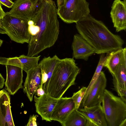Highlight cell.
Masks as SVG:
<instances>
[{
  "mask_svg": "<svg viewBox=\"0 0 126 126\" xmlns=\"http://www.w3.org/2000/svg\"><path fill=\"white\" fill-rule=\"evenodd\" d=\"M57 8L54 2L43 1L38 10L28 22L31 38L27 56H36L55 44L59 33Z\"/></svg>",
  "mask_w": 126,
  "mask_h": 126,
  "instance_id": "obj_1",
  "label": "cell"
},
{
  "mask_svg": "<svg viewBox=\"0 0 126 126\" xmlns=\"http://www.w3.org/2000/svg\"><path fill=\"white\" fill-rule=\"evenodd\" d=\"M5 13L2 9L1 5L0 3V19H1L5 15Z\"/></svg>",
  "mask_w": 126,
  "mask_h": 126,
  "instance_id": "obj_30",
  "label": "cell"
},
{
  "mask_svg": "<svg viewBox=\"0 0 126 126\" xmlns=\"http://www.w3.org/2000/svg\"><path fill=\"white\" fill-rule=\"evenodd\" d=\"M34 98L36 112L42 120L51 121V118L58 99L46 93L38 97L35 95Z\"/></svg>",
  "mask_w": 126,
  "mask_h": 126,
  "instance_id": "obj_10",
  "label": "cell"
},
{
  "mask_svg": "<svg viewBox=\"0 0 126 126\" xmlns=\"http://www.w3.org/2000/svg\"><path fill=\"white\" fill-rule=\"evenodd\" d=\"M75 109V104L71 97H61L58 99L51 120L58 121L62 125L69 115Z\"/></svg>",
  "mask_w": 126,
  "mask_h": 126,
  "instance_id": "obj_14",
  "label": "cell"
},
{
  "mask_svg": "<svg viewBox=\"0 0 126 126\" xmlns=\"http://www.w3.org/2000/svg\"><path fill=\"white\" fill-rule=\"evenodd\" d=\"M126 56H124L115 73L112 76L114 90L118 95L126 99Z\"/></svg>",
  "mask_w": 126,
  "mask_h": 126,
  "instance_id": "obj_16",
  "label": "cell"
},
{
  "mask_svg": "<svg viewBox=\"0 0 126 126\" xmlns=\"http://www.w3.org/2000/svg\"><path fill=\"white\" fill-rule=\"evenodd\" d=\"M43 83L41 81V85L34 94L35 95H37L39 97L44 95L46 93L45 91L43 88Z\"/></svg>",
  "mask_w": 126,
  "mask_h": 126,
  "instance_id": "obj_26",
  "label": "cell"
},
{
  "mask_svg": "<svg viewBox=\"0 0 126 126\" xmlns=\"http://www.w3.org/2000/svg\"><path fill=\"white\" fill-rule=\"evenodd\" d=\"M6 70V79L4 82L5 89L9 94L13 95L23 87L22 69L16 66L5 65Z\"/></svg>",
  "mask_w": 126,
  "mask_h": 126,
  "instance_id": "obj_9",
  "label": "cell"
},
{
  "mask_svg": "<svg viewBox=\"0 0 126 126\" xmlns=\"http://www.w3.org/2000/svg\"><path fill=\"white\" fill-rule=\"evenodd\" d=\"M102 103L108 126H119L126 119V100L106 89Z\"/></svg>",
  "mask_w": 126,
  "mask_h": 126,
  "instance_id": "obj_4",
  "label": "cell"
},
{
  "mask_svg": "<svg viewBox=\"0 0 126 126\" xmlns=\"http://www.w3.org/2000/svg\"><path fill=\"white\" fill-rule=\"evenodd\" d=\"M110 16L113 26L117 32L126 29V3L115 0L112 4Z\"/></svg>",
  "mask_w": 126,
  "mask_h": 126,
  "instance_id": "obj_11",
  "label": "cell"
},
{
  "mask_svg": "<svg viewBox=\"0 0 126 126\" xmlns=\"http://www.w3.org/2000/svg\"><path fill=\"white\" fill-rule=\"evenodd\" d=\"M43 0H16L8 13L10 15L23 19L28 22L35 16Z\"/></svg>",
  "mask_w": 126,
  "mask_h": 126,
  "instance_id": "obj_7",
  "label": "cell"
},
{
  "mask_svg": "<svg viewBox=\"0 0 126 126\" xmlns=\"http://www.w3.org/2000/svg\"><path fill=\"white\" fill-rule=\"evenodd\" d=\"M40 55L32 57L24 55L19 56L18 58L22 65V69L27 73L30 69L37 66Z\"/></svg>",
  "mask_w": 126,
  "mask_h": 126,
  "instance_id": "obj_21",
  "label": "cell"
},
{
  "mask_svg": "<svg viewBox=\"0 0 126 126\" xmlns=\"http://www.w3.org/2000/svg\"><path fill=\"white\" fill-rule=\"evenodd\" d=\"M123 0V1H124L126 3V0Z\"/></svg>",
  "mask_w": 126,
  "mask_h": 126,
  "instance_id": "obj_36",
  "label": "cell"
},
{
  "mask_svg": "<svg viewBox=\"0 0 126 126\" xmlns=\"http://www.w3.org/2000/svg\"><path fill=\"white\" fill-rule=\"evenodd\" d=\"M0 3L8 8H11L14 2L12 0H0Z\"/></svg>",
  "mask_w": 126,
  "mask_h": 126,
  "instance_id": "obj_27",
  "label": "cell"
},
{
  "mask_svg": "<svg viewBox=\"0 0 126 126\" xmlns=\"http://www.w3.org/2000/svg\"><path fill=\"white\" fill-rule=\"evenodd\" d=\"M79 34L101 54L123 48L124 41L120 36L112 32L101 21L90 14L76 23Z\"/></svg>",
  "mask_w": 126,
  "mask_h": 126,
  "instance_id": "obj_2",
  "label": "cell"
},
{
  "mask_svg": "<svg viewBox=\"0 0 126 126\" xmlns=\"http://www.w3.org/2000/svg\"><path fill=\"white\" fill-rule=\"evenodd\" d=\"M0 64L12 65L22 68V63L18 57H17L9 58L0 57Z\"/></svg>",
  "mask_w": 126,
  "mask_h": 126,
  "instance_id": "obj_24",
  "label": "cell"
},
{
  "mask_svg": "<svg viewBox=\"0 0 126 126\" xmlns=\"http://www.w3.org/2000/svg\"><path fill=\"white\" fill-rule=\"evenodd\" d=\"M60 59L55 55L52 57L49 56L44 57L38 63L41 70L43 88L45 93L56 65Z\"/></svg>",
  "mask_w": 126,
  "mask_h": 126,
  "instance_id": "obj_17",
  "label": "cell"
},
{
  "mask_svg": "<svg viewBox=\"0 0 126 126\" xmlns=\"http://www.w3.org/2000/svg\"><path fill=\"white\" fill-rule=\"evenodd\" d=\"M80 72L73 58L61 59L53 70L46 93L56 99L62 97L70 87L75 84Z\"/></svg>",
  "mask_w": 126,
  "mask_h": 126,
  "instance_id": "obj_3",
  "label": "cell"
},
{
  "mask_svg": "<svg viewBox=\"0 0 126 126\" xmlns=\"http://www.w3.org/2000/svg\"><path fill=\"white\" fill-rule=\"evenodd\" d=\"M3 42V41L2 40L0 39V47L1 46Z\"/></svg>",
  "mask_w": 126,
  "mask_h": 126,
  "instance_id": "obj_34",
  "label": "cell"
},
{
  "mask_svg": "<svg viewBox=\"0 0 126 126\" xmlns=\"http://www.w3.org/2000/svg\"><path fill=\"white\" fill-rule=\"evenodd\" d=\"M87 87H83L78 92L74 93L71 97L74 102L75 108L78 110L86 93Z\"/></svg>",
  "mask_w": 126,
  "mask_h": 126,
  "instance_id": "obj_23",
  "label": "cell"
},
{
  "mask_svg": "<svg viewBox=\"0 0 126 126\" xmlns=\"http://www.w3.org/2000/svg\"><path fill=\"white\" fill-rule=\"evenodd\" d=\"M88 120L74 109L69 115L63 123V126H87Z\"/></svg>",
  "mask_w": 126,
  "mask_h": 126,
  "instance_id": "obj_20",
  "label": "cell"
},
{
  "mask_svg": "<svg viewBox=\"0 0 126 126\" xmlns=\"http://www.w3.org/2000/svg\"><path fill=\"white\" fill-rule=\"evenodd\" d=\"M107 84L106 76L102 71L96 81L83 99L80 107L81 108L91 107L101 104Z\"/></svg>",
  "mask_w": 126,
  "mask_h": 126,
  "instance_id": "obj_8",
  "label": "cell"
},
{
  "mask_svg": "<svg viewBox=\"0 0 126 126\" xmlns=\"http://www.w3.org/2000/svg\"><path fill=\"white\" fill-rule=\"evenodd\" d=\"M9 94L6 90L0 98V126H14Z\"/></svg>",
  "mask_w": 126,
  "mask_h": 126,
  "instance_id": "obj_18",
  "label": "cell"
},
{
  "mask_svg": "<svg viewBox=\"0 0 126 126\" xmlns=\"http://www.w3.org/2000/svg\"><path fill=\"white\" fill-rule=\"evenodd\" d=\"M65 0H57V8L64 5L65 4Z\"/></svg>",
  "mask_w": 126,
  "mask_h": 126,
  "instance_id": "obj_29",
  "label": "cell"
},
{
  "mask_svg": "<svg viewBox=\"0 0 126 126\" xmlns=\"http://www.w3.org/2000/svg\"><path fill=\"white\" fill-rule=\"evenodd\" d=\"M5 91V89H3L0 91V98L4 94Z\"/></svg>",
  "mask_w": 126,
  "mask_h": 126,
  "instance_id": "obj_33",
  "label": "cell"
},
{
  "mask_svg": "<svg viewBox=\"0 0 126 126\" xmlns=\"http://www.w3.org/2000/svg\"><path fill=\"white\" fill-rule=\"evenodd\" d=\"M37 115L33 114L31 115L29 117L28 122L26 126H37L36 123Z\"/></svg>",
  "mask_w": 126,
  "mask_h": 126,
  "instance_id": "obj_25",
  "label": "cell"
},
{
  "mask_svg": "<svg viewBox=\"0 0 126 126\" xmlns=\"http://www.w3.org/2000/svg\"><path fill=\"white\" fill-rule=\"evenodd\" d=\"M108 54V53H107L106 55L104 53L100 54L101 55L98 65L90 83L87 87L86 93L84 97L86 96L92 86L98 78L104 67V63Z\"/></svg>",
  "mask_w": 126,
  "mask_h": 126,
  "instance_id": "obj_22",
  "label": "cell"
},
{
  "mask_svg": "<svg viewBox=\"0 0 126 126\" xmlns=\"http://www.w3.org/2000/svg\"><path fill=\"white\" fill-rule=\"evenodd\" d=\"M90 12L89 3L86 0H65L64 5L57 8L59 17L69 24L76 23Z\"/></svg>",
  "mask_w": 126,
  "mask_h": 126,
  "instance_id": "obj_6",
  "label": "cell"
},
{
  "mask_svg": "<svg viewBox=\"0 0 126 126\" xmlns=\"http://www.w3.org/2000/svg\"><path fill=\"white\" fill-rule=\"evenodd\" d=\"M126 55V47L108 52L104 67H106L112 76L113 75Z\"/></svg>",
  "mask_w": 126,
  "mask_h": 126,
  "instance_id": "obj_19",
  "label": "cell"
},
{
  "mask_svg": "<svg viewBox=\"0 0 126 126\" xmlns=\"http://www.w3.org/2000/svg\"><path fill=\"white\" fill-rule=\"evenodd\" d=\"M119 126H126V119L123 121L120 124Z\"/></svg>",
  "mask_w": 126,
  "mask_h": 126,
  "instance_id": "obj_32",
  "label": "cell"
},
{
  "mask_svg": "<svg viewBox=\"0 0 126 126\" xmlns=\"http://www.w3.org/2000/svg\"><path fill=\"white\" fill-rule=\"evenodd\" d=\"M78 110L80 114L95 126H108L101 104L91 107L79 108Z\"/></svg>",
  "mask_w": 126,
  "mask_h": 126,
  "instance_id": "obj_15",
  "label": "cell"
},
{
  "mask_svg": "<svg viewBox=\"0 0 126 126\" xmlns=\"http://www.w3.org/2000/svg\"><path fill=\"white\" fill-rule=\"evenodd\" d=\"M1 21L2 28L12 40L22 44L29 43L31 35L28 21L12 16L7 12L5 13Z\"/></svg>",
  "mask_w": 126,
  "mask_h": 126,
  "instance_id": "obj_5",
  "label": "cell"
},
{
  "mask_svg": "<svg viewBox=\"0 0 126 126\" xmlns=\"http://www.w3.org/2000/svg\"><path fill=\"white\" fill-rule=\"evenodd\" d=\"M0 27L2 28V25L1 24V20L0 19Z\"/></svg>",
  "mask_w": 126,
  "mask_h": 126,
  "instance_id": "obj_35",
  "label": "cell"
},
{
  "mask_svg": "<svg viewBox=\"0 0 126 126\" xmlns=\"http://www.w3.org/2000/svg\"><path fill=\"white\" fill-rule=\"evenodd\" d=\"M5 79L0 73V89L2 88L5 82Z\"/></svg>",
  "mask_w": 126,
  "mask_h": 126,
  "instance_id": "obj_28",
  "label": "cell"
},
{
  "mask_svg": "<svg viewBox=\"0 0 126 126\" xmlns=\"http://www.w3.org/2000/svg\"><path fill=\"white\" fill-rule=\"evenodd\" d=\"M0 34H6V32L2 28L0 27Z\"/></svg>",
  "mask_w": 126,
  "mask_h": 126,
  "instance_id": "obj_31",
  "label": "cell"
},
{
  "mask_svg": "<svg viewBox=\"0 0 126 126\" xmlns=\"http://www.w3.org/2000/svg\"><path fill=\"white\" fill-rule=\"evenodd\" d=\"M73 58L75 59L88 60L94 53V49L79 34L74 35L72 45Z\"/></svg>",
  "mask_w": 126,
  "mask_h": 126,
  "instance_id": "obj_12",
  "label": "cell"
},
{
  "mask_svg": "<svg viewBox=\"0 0 126 126\" xmlns=\"http://www.w3.org/2000/svg\"><path fill=\"white\" fill-rule=\"evenodd\" d=\"M24 83L23 91L30 102L33 100V95L41 85V70L38 64L36 67L30 69L27 73Z\"/></svg>",
  "mask_w": 126,
  "mask_h": 126,
  "instance_id": "obj_13",
  "label": "cell"
}]
</instances>
